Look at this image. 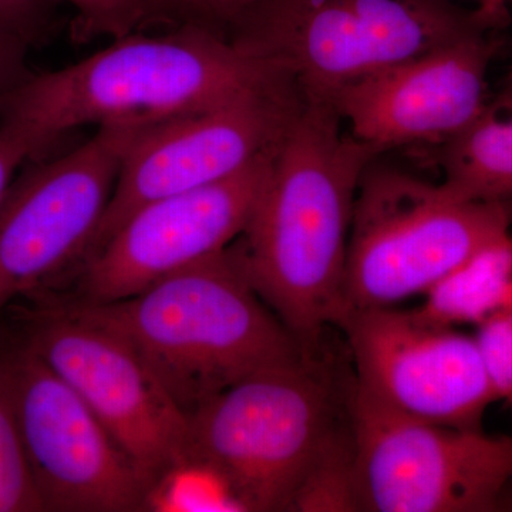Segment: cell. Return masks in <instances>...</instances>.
Here are the masks:
<instances>
[{
  "label": "cell",
  "instance_id": "obj_14",
  "mask_svg": "<svg viewBox=\"0 0 512 512\" xmlns=\"http://www.w3.org/2000/svg\"><path fill=\"white\" fill-rule=\"evenodd\" d=\"M477 30L363 77L330 100L342 123L373 151L409 144H446L487 103L495 32Z\"/></svg>",
  "mask_w": 512,
  "mask_h": 512
},
{
  "label": "cell",
  "instance_id": "obj_23",
  "mask_svg": "<svg viewBox=\"0 0 512 512\" xmlns=\"http://www.w3.org/2000/svg\"><path fill=\"white\" fill-rule=\"evenodd\" d=\"M32 49L18 37L0 33V111L12 93L32 74L28 53Z\"/></svg>",
  "mask_w": 512,
  "mask_h": 512
},
{
  "label": "cell",
  "instance_id": "obj_3",
  "mask_svg": "<svg viewBox=\"0 0 512 512\" xmlns=\"http://www.w3.org/2000/svg\"><path fill=\"white\" fill-rule=\"evenodd\" d=\"M67 301L121 333L187 417L238 380L308 356L229 248L120 301Z\"/></svg>",
  "mask_w": 512,
  "mask_h": 512
},
{
  "label": "cell",
  "instance_id": "obj_9",
  "mask_svg": "<svg viewBox=\"0 0 512 512\" xmlns=\"http://www.w3.org/2000/svg\"><path fill=\"white\" fill-rule=\"evenodd\" d=\"M143 128H97L74 150L29 160L13 178L0 202V320L13 303L59 289L86 261Z\"/></svg>",
  "mask_w": 512,
  "mask_h": 512
},
{
  "label": "cell",
  "instance_id": "obj_25",
  "mask_svg": "<svg viewBox=\"0 0 512 512\" xmlns=\"http://www.w3.org/2000/svg\"><path fill=\"white\" fill-rule=\"evenodd\" d=\"M476 2L480 5L504 6V8L512 6V0H476Z\"/></svg>",
  "mask_w": 512,
  "mask_h": 512
},
{
  "label": "cell",
  "instance_id": "obj_16",
  "mask_svg": "<svg viewBox=\"0 0 512 512\" xmlns=\"http://www.w3.org/2000/svg\"><path fill=\"white\" fill-rule=\"evenodd\" d=\"M512 289V234L488 245L424 293L416 311L437 325H480Z\"/></svg>",
  "mask_w": 512,
  "mask_h": 512
},
{
  "label": "cell",
  "instance_id": "obj_19",
  "mask_svg": "<svg viewBox=\"0 0 512 512\" xmlns=\"http://www.w3.org/2000/svg\"><path fill=\"white\" fill-rule=\"evenodd\" d=\"M74 9L72 39L89 43L97 37L111 40L161 23L163 0H64Z\"/></svg>",
  "mask_w": 512,
  "mask_h": 512
},
{
  "label": "cell",
  "instance_id": "obj_10",
  "mask_svg": "<svg viewBox=\"0 0 512 512\" xmlns=\"http://www.w3.org/2000/svg\"><path fill=\"white\" fill-rule=\"evenodd\" d=\"M0 366L43 512L151 510L153 491L89 404L13 333Z\"/></svg>",
  "mask_w": 512,
  "mask_h": 512
},
{
  "label": "cell",
  "instance_id": "obj_5",
  "mask_svg": "<svg viewBox=\"0 0 512 512\" xmlns=\"http://www.w3.org/2000/svg\"><path fill=\"white\" fill-rule=\"evenodd\" d=\"M507 12L450 0H259L227 39L282 70L303 99L330 103L363 77L504 26Z\"/></svg>",
  "mask_w": 512,
  "mask_h": 512
},
{
  "label": "cell",
  "instance_id": "obj_6",
  "mask_svg": "<svg viewBox=\"0 0 512 512\" xmlns=\"http://www.w3.org/2000/svg\"><path fill=\"white\" fill-rule=\"evenodd\" d=\"M510 234L512 201L463 200L443 184L366 170L353 208L342 312L424 295Z\"/></svg>",
  "mask_w": 512,
  "mask_h": 512
},
{
  "label": "cell",
  "instance_id": "obj_4",
  "mask_svg": "<svg viewBox=\"0 0 512 512\" xmlns=\"http://www.w3.org/2000/svg\"><path fill=\"white\" fill-rule=\"evenodd\" d=\"M318 355L265 367L188 416L187 471L211 478L242 511H291L333 434L348 420Z\"/></svg>",
  "mask_w": 512,
  "mask_h": 512
},
{
  "label": "cell",
  "instance_id": "obj_21",
  "mask_svg": "<svg viewBox=\"0 0 512 512\" xmlns=\"http://www.w3.org/2000/svg\"><path fill=\"white\" fill-rule=\"evenodd\" d=\"M259 0H163L161 23L190 25L227 37L229 30Z\"/></svg>",
  "mask_w": 512,
  "mask_h": 512
},
{
  "label": "cell",
  "instance_id": "obj_17",
  "mask_svg": "<svg viewBox=\"0 0 512 512\" xmlns=\"http://www.w3.org/2000/svg\"><path fill=\"white\" fill-rule=\"evenodd\" d=\"M291 511H360L349 417L320 454Z\"/></svg>",
  "mask_w": 512,
  "mask_h": 512
},
{
  "label": "cell",
  "instance_id": "obj_26",
  "mask_svg": "<svg viewBox=\"0 0 512 512\" xmlns=\"http://www.w3.org/2000/svg\"><path fill=\"white\" fill-rule=\"evenodd\" d=\"M507 82H512V67H511V70H510V74H508Z\"/></svg>",
  "mask_w": 512,
  "mask_h": 512
},
{
  "label": "cell",
  "instance_id": "obj_24",
  "mask_svg": "<svg viewBox=\"0 0 512 512\" xmlns=\"http://www.w3.org/2000/svg\"><path fill=\"white\" fill-rule=\"evenodd\" d=\"M32 158L29 148L12 131L0 126V202L5 197L15 174Z\"/></svg>",
  "mask_w": 512,
  "mask_h": 512
},
{
  "label": "cell",
  "instance_id": "obj_22",
  "mask_svg": "<svg viewBox=\"0 0 512 512\" xmlns=\"http://www.w3.org/2000/svg\"><path fill=\"white\" fill-rule=\"evenodd\" d=\"M55 0H0V33L18 37L30 47L46 43L55 30Z\"/></svg>",
  "mask_w": 512,
  "mask_h": 512
},
{
  "label": "cell",
  "instance_id": "obj_7",
  "mask_svg": "<svg viewBox=\"0 0 512 512\" xmlns=\"http://www.w3.org/2000/svg\"><path fill=\"white\" fill-rule=\"evenodd\" d=\"M6 313H12L13 335L89 404L154 501L187 473V414L121 333L53 292L13 303Z\"/></svg>",
  "mask_w": 512,
  "mask_h": 512
},
{
  "label": "cell",
  "instance_id": "obj_13",
  "mask_svg": "<svg viewBox=\"0 0 512 512\" xmlns=\"http://www.w3.org/2000/svg\"><path fill=\"white\" fill-rule=\"evenodd\" d=\"M275 147L232 177L138 208L70 278L74 292L55 293L90 305L116 302L225 251L254 214Z\"/></svg>",
  "mask_w": 512,
  "mask_h": 512
},
{
  "label": "cell",
  "instance_id": "obj_18",
  "mask_svg": "<svg viewBox=\"0 0 512 512\" xmlns=\"http://www.w3.org/2000/svg\"><path fill=\"white\" fill-rule=\"evenodd\" d=\"M0 512H43L0 366Z\"/></svg>",
  "mask_w": 512,
  "mask_h": 512
},
{
  "label": "cell",
  "instance_id": "obj_11",
  "mask_svg": "<svg viewBox=\"0 0 512 512\" xmlns=\"http://www.w3.org/2000/svg\"><path fill=\"white\" fill-rule=\"evenodd\" d=\"M335 326L348 342L356 392L412 419L483 430L498 397L476 338L393 306L345 309Z\"/></svg>",
  "mask_w": 512,
  "mask_h": 512
},
{
  "label": "cell",
  "instance_id": "obj_20",
  "mask_svg": "<svg viewBox=\"0 0 512 512\" xmlns=\"http://www.w3.org/2000/svg\"><path fill=\"white\" fill-rule=\"evenodd\" d=\"M478 348L498 402L512 410V289L507 301L477 326Z\"/></svg>",
  "mask_w": 512,
  "mask_h": 512
},
{
  "label": "cell",
  "instance_id": "obj_15",
  "mask_svg": "<svg viewBox=\"0 0 512 512\" xmlns=\"http://www.w3.org/2000/svg\"><path fill=\"white\" fill-rule=\"evenodd\" d=\"M444 187L468 201H512V82L444 144Z\"/></svg>",
  "mask_w": 512,
  "mask_h": 512
},
{
  "label": "cell",
  "instance_id": "obj_1",
  "mask_svg": "<svg viewBox=\"0 0 512 512\" xmlns=\"http://www.w3.org/2000/svg\"><path fill=\"white\" fill-rule=\"evenodd\" d=\"M376 151L342 130L328 101L303 99L276 144L254 214L229 251L308 355L343 309L360 181Z\"/></svg>",
  "mask_w": 512,
  "mask_h": 512
},
{
  "label": "cell",
  "instance_id": "obj_2",
  "mask_svg": "<svg viewBox=\"0 0 512 512\" xmlns=\"http://www.w3.org/2000/svg\"><path fill=\"white\" fill-rule=\"evenodd\" d=\"M286 83L278 67L211 30H140L63 69L30 74L0 111V126L35 160L77 128L154 126Z\"/></svg>",
  "mask_w": 512,
  "mask_h": 512
},
{
  "label": "cell",
  "instance_id": "obj_12",
  "mask_svg": "<svg viewBox=\"0 0 512 512\" xmlns=\"http://www.w3.org/2000/svg\"><path fill=\"white\" fill-rule=\"evenodd\" d=\"M301 101L286 83L144 127L124 154L86 261L138 208L232 177L274 148Z\"/></svg>",
  "mask_w": 512,
  "mask_h": 512
},
{
  "label": "cell",
  "instance_id": "obj_8",
  "mask_svg": "<svg viewBox=\"0 0 512 512\" xmlns=\"http://www.w3.org/2000/svg\"><path fill=\"white\" fill-rule=\"evenodd\" d=\"M360 511L491 512L511 507L512 437L416 420L349 384Z\"/></svg>",
  "mask_w": 512,
  "mask_h": 512
}]
</instances>
